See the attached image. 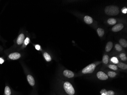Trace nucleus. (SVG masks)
I'll use <instances>...</instances> for the list:
<instances>
[{"label": "nucleus", "instance_id": "nucleus-1", "mask_svg": "<svg viewBox=\"0 0 127 95\" xmlns=\"http://www.w3.org/2000/svg\"><path fill=\"white\" fill-rule=\"evenodd\" d=\"M105 12L108 15L115 16L118 14L120 10L119 8L117 6L109 5L105 8Z\"/></svg>", "mask_w": 127, "mask_h": 95}, {"label": "nucleus", "instance_id": "nucleus-2", "mask_svg": "<svg viewBox=\"0 0 127 95\" xmlns=\"http://www.w3.org/2000/svg\"><path fill=\"white\" fill-rule=\"evenodd\" d=\"M64 88L66 93L69 95H73L75 91L74 88L71 83L68 82H66L64 83Z\"/></svg>", "mask_w": 127, "mask_h": 95}, {"label": "nucleus", "instance_id": "nucleus-3", "mask_svg": "<svg viewBox=\"0 0 127 95\" xmlns=\"http://www.w3.org/2000/svg\"><path fill=\"white\" fill-rule=\"evenodd\" d=\"M95 67L96 66L95 64L94 63H91L83 68L82 72L83 74L92 73L95 70Z\"/></svg>", "mask_w": 127, "mask_h": 95}, {"label": "nucleus", "instance_id": "nucleus-4", "mask_svg": "<svg viewBox=\"0 0 127 95\" xmlns=\"http://www.w3.org/2000/svg\"><path fill=\"white\" fill-rule=\"evenodd\" d=\"M97 77L100 80H105L108 79V76L103 72L100 71L97 74Z\"/></svg>", "mask_w": 127, "mask_h": 95}, {"label": "nucleus", "instance_id": "nucleus-5", "mask_svg": "<svg viewBox=\"0 0 127 95\" xmlns=\"http://www.w3.org/2000/svg\"><path fill=\"white\" fill-rule=\"evenodd\" d=\"M123 28H124V25L122 24H118L113 27L112 28V31L114 32H119V31L122 30Z\"/></svg>", "mask_w": 127, "mask_h": 95}, {"label": "nucleus", "instance_id": "nucleus-6", "mask_svg": "<svg viewBox=\"0 0 127 95\" xmlns=\"http://www.w3.org/2000/svg\"><path fill=\"white\" fill-rule=\"evenodd\" d=\"M9 59L11 60H17L21 57V55L18 53H11L8 56Z\"/></svg>", "mask_w": 127, "mask_h": 95}, {"label": "nucleus", "instance_id": "nucleus-7", "mask_svg": "<svg viewBox=\"0 0 127 95\" xmlns=\"http://www.w3.org/2000/svg\"><path fill=\"white\" fill-rule=\"evenodd\" d=\"M63 74L65 76L69 78H71L74 76V73L71 71L69 70H66L64 71Z\"/></svg>", "mask_w": 127, "mask_h": 95}, {"label": "nucleus", "instance_id": "nucleus-8", "mask_svg": "<svg viewBox=\"0 0 127 95\" xmlns=\"http://www.w3.org/2000/svg\"><path fill=\"white\" fill-rule=\"evenodd\" d=\"M25 39V35L24 34L21 33L19 35L17 38V43L18 45H21L23 43Z\"/></svg>", "mask_w": 127, "mask_h": 95}, {"label": "nucleus", "instance_id": "nucleus-9", "mask_svg": "<svg viewBox=\"0 0 127 95\" xmlns=\"http://www.w3.org/2000/svg\"><path fill=\"white\" fill-rule=\"evenodd\" d=\"M27 79L29 83L31 86H33L35 85V80L32 76L31 75H29L27 76Z\"/></svg>", "mask_w": 127, "mask_h": 95}, {"label": "nucleus", "instance_id": "nucleus-10", "mask_svg": "<svg viewBox=\"0 0 127 95\" xmlns=\"http://www.w3.org/2000/svg\"><path fill=\"white\" fill-rule=\"evenodd\" d=\"M84 21L87 24H91L93 22V19L90 16H86L84 18Z\"/></svg>", "mask_w": 127, "mask_h": 95}, {"label": "nucleus", "instance_id": "nucleus-11", "mask_svg": "<svg viewBox=\"0 0 127 95\" xmlns=\"http://www.w3.org/2000/svg\"><path fill=\"white\" fill-rule=\"evenodd\" d=\"M113 46V43L111 41H109L107 43L106 45V47H105V50L107 52H109L112 48Z\"/></svg>", "mask_w": 127, "mask_h": 95}, {"label": "nucleus", "instance_id": "nucleus-12", "mask_svg": "<svg viewBox=\"0 0 127 95\" xmlns=\"http://www.w3.org/2000/svg\"><path fill=\"white\" fill-rule=\"evenodd\" d=\"M119 43L120 44L121 46L123 47H127V42L126 40L124 39H121L119 40Z\"/></svg>", "mask_w": 127, "mask_h": 95}, {"label": "nucleus", "instance_id": "nucleus-13", "mask_svg": "<svg viewBox=\"0 0 127 95\" xmlns=\"http://www.w3.org/2000/svg\"><path fill=\"white\" fill-rule=\"evenodd\" d=\"M117 66L120 68H122L123 70L127 69V65L123 63H117Z\"/></svg>", "mask_w": 127, "mask_h": 95}, {"label": "nucleus", "instance_id": "nucleus-14", "mask_svg": "<svg viewBox=\"0 0 127 95\" xmlns=\"http://www.w3.org/2000/svg\"><path fill=\"white\" fill-rule=\"evenodd\" d=\"M97 32L100 37H102L104 34V31L102 29L99 28L97 29Z\"/></svg>", "mask_w": 127, "mask_h": 95}, {"label": "nucleus", "instance_id": "nucleus-15", "mask_svg": "<svg viewBox=\"0 0 127 95\" xmlns=\"http://www.w3.org/2000/svg\"><path fill=\"white\" fill-rule=\"evenodd\" d=\"M109 25H115L117 23V20L116 19L114 18H109L107 21Z\"/></svg>", "mask_w": 127, "mask_h": 95}, {"label": "nucleus", "instance_id": "nucleus-16", "mask_svg": "<svg viewBox=\"0 0 127 95\" xmlns=\"http://www.w3.org/2000/svg\"><path fill=\"white\" fill-rule=\"evenodd\" d=\"M4 93L5 95H11V91L8 86H6L5 88Z\"/></svg>", "mask_w": 127, "mask_h": 95}, {"label": "nucleus", "instance_id": "nucleus-17", "mask_svg": "<svg viewBox=\"0 0 127 95\" xmlns=\"http://www.w3.org/2000/svg\"><path fill=\"white\" fill-rule=\"evenodd\" d=\"M43 56L45 59L46 60L47 62H50L51 60V58L49 54L47 53H45L43 54Z\"/></svg>", "mask_w": 127, "mask_h": 95}, {"label": "nucleus", "instance_id": "nucleus-18", "mask_svg": "<svg viewBox=\"0 0 127 95\" xmlns=\"http://www.w3.org/2000/svg\"><path fill=\"white\" fill-rule=\"evenodd\" d=\"M102 61L103 63L105 64H107L109 61V57L107 55H105L103 57Z\"/></svg>", "mask_w": 127, "mask_h": 95}, {"label": "nucleus", "instance_id": "nucleus-19", "mask_svg": "<svg viewBox=\"0 0 127 95\" xmlns=\"http://www.w3.org/2000/svg\"><path fill=\"white\" fill-rule=\"evenodd\" d=\"M117 75L116 73L112 72V71H109L108 72V75L111 78H114V77H115Z\"/></svg>", "mask_w": 127, "mask_h": 95}, {"label": "nucleus", "instance_id": "nucleus-20", "mask_svg": "<svg viewBox=\"0 0 127 95\" xmlns=\"http://www.w3.org/2000/svg\"><path fill=\"white\" fill-rule=\"evenodd\" d=\"M120 57L122 60L123 61H126L127 60V58L126 57V55L124 53L121 54L120 55Z\"/></svg>", "mask_w": 127, "mask_h": 95}, {"label": "nucleus", "instance_id": "nucleus-21", "mask_svg": "<svg viewBox=\"0 0 127 95\" xmlns=\"http://www.w3.org/2000/svg\"><path fill=\"white\" fill-rule=\"evenodd\" d=\"M115 48H116L117 51H121L122 50V47L120 45L118 44H116L115 46Z\"/></svg>", "mask_w": 127, "mask_h": 95}, {"label": "nucleus", "instance_id": "nucleus-22", "mask_svg": "<svg viewBox=\"0 0 127 95\" xmlns=\"http://www.w3.org/2000/svg\"><path fill=\"white\" fill-rule=\"evenodd\" d=\"M109 68L110 69H112V70H116L118 69L117 66L116 65H112V64H110L108 66Z\"/></svg>", "mask_w": 127, "mask_h": 95}, {"label": "nucleus", "instance_id": "nucleus-23", "mask_svg": "<svg viewBox=\"0 0 127 95\" xmlns=\"http://www.w3.org/2000/svg\"><path fill=\"white\" fill-rule=\"evenodd\" d=\"M111 61L113 63H115V64H117L118 63H119V61H118V59L116 57H113L111 58Z\"/></svg>", "mask_w": 127, "mask_h": 95}, {"label": "nucleus", "instance_id": "nucleus-24", "mask_svg": "<svg viewBox=\"0 0 127 95\" xmlns=\"http://www.w3.org/2000/svg\"><path fill=\"white\" fill-rule=\"evenodd\" d=\"M115 95V92L113 91H107L105 93V95Z\"/></svg>", "mask_w": 127, "mask_h": 95}, {"label": "nucleus", "instance_id": "nucleus-25", "mask_svg": "<svg viewBox=\"0 0 127 95\" xmlns=\"http://www.w3.org/2000/svg\"><path fill=\"white\" fill-rule=\"evenodd\" d=\"M30 38H29L28 37H27L26 38V39L25 40V42H24V43H25V44L26 45H27L29 43H30Z\"/></svg>", "mask_w": 127, "mask_h": 95}, {"label": "nucleus", "instance_id": "nucleus-26", "mask_svg": "<svg viewBox=\"0 0 127 95\" xmlns=\"http://www.w3.org/2000/svg\"><path fill=\"white\" fill-rule=\"evenodd\" d=\"M122 12L123 13H124V14H126V13H127V9L126 7L123 8L122 9Z\"/></svg>", "mask_w": 127, "mask_h": 95}, {"label": "nucleus", "instance_id": "nucleus-27", "mask_svg": "<svg viewBox=\"0 0 127 95\" xmlns=\"http://www.w3.org/2000/svg\"><path fill=\"white\" fill-rule=\"evenodd\" d=\"M107 91H106V90L105 89H102V90H101V91H100V93L101 94H104L105 92H107Z\"/></svg>", "mask_w": 127, "mask_h": 95}, {"label": "nucleus", "instance_id": "nucleus-28", "mask_svg": "<svg viewBox=\"0 0 127 95\" xmlns=\"http://www.w3.org/2000/svg\"><path fill=\"white\" fill-rule=\"evenodd\" d=\"M35 48H36V50H39L40 49V45H36L35 46Z\"/></svg>", "mask_w": 127, "mask_h": 95}, {"label": "nucleus", "instance_id": "nucleus-29", "mask_svg": "<svg viewBox=\"0 0 127 95\" xmlns=\"http://www.w3.org/2000/svg\"><path fill=\"white\" fill-rule=\"evenodd\" d=\"M4 62V60L2 58H0V64H2Z\"/></svg>", "mask_w": 127, "mask_h": 95}]
</instances>
